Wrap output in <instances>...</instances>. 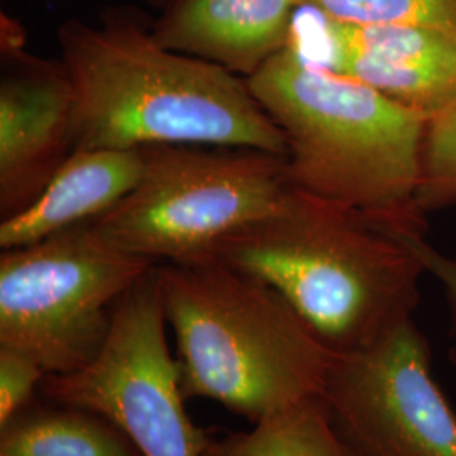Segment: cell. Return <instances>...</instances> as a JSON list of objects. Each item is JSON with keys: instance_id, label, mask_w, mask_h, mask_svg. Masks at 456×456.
<instances>
[{"instance_id": "cell-1", "label": "cell", "mask_w": 456, "mask_h": 456, "mask_svg": "<svg viewBox=\"0 0 456 456\" xmlns=\"http://www.w3.org/2000/svg\"><path fill=\"white\" fill-rule=\"evenodd\" d=\"M75 90V151L149 146L259 149L286 156L281 129L244 77L163 46L135 7L58 29Z\"/></svg>"}, {"instance_id": "cell-2", "label": "cell", "mask_w": 456, "mask_h": 456, "mask_svg": "<svg viewBox=\"0 0 456 456\" xmlns=\"http://www.w3.org/2000/svg\"><path fill=\"white\" fill-rule=\"evenodd\" d=\"M286 141L296 190L355 208L394 235H426V120L308 58L296 36L247 78Z\"/></svg>"}, {"instance_id": "cell-3", "label": "cell", "mask_w": 456, "mask_h": 456, "mask_svg": "<svg viewBox=\"0 0 456 456\" xmlns=\"http://www.w3.org/2000/svg\"><path fill=\"white\" fill-rule=\"evenodd\" d=\"M208 257L273 286L333 355L414 320L426 274L408 245L367 215L294 186Z\"/></svg>"}, {"instance_id": "cell-4", "label": "cell", "mask_w": 456, "mask_h": 456, "mask_svg": "<svg viewBox=\"0 0 456 456\" xmlns=\"http://www.w3.org/2000/svg\"><path fill=\"white\" fill-rule=\"evenodd\" d=\"M184 399L250 424L320 397L333 354L273 286L213 257L158 264Z\"/></svg>"}, {"instance_id": "cell-5", "label": "cell", "mask_w": 456, "mask_h": 456, "mask_svg": "<svg viewBox=\"0 0 456 456\" xmlns=\"http://www.w3.org/2000/svg\"><path fill=\"white\" fill-rule=\"evenodd\" d=\"M135 188L92 225L154 264L207 259L235 232L271 215L293 188L286 156L245 147H144Z\"/></svg>"}, {"instance_id": "cell-6", "label": "cell", "mask_w": 456, "mask_h": 456, "mask_svg": "<svg viewBox=\"0 0 456 456\" xmlns=\"http://www.w3.org/2000/svg\"><path fill=\"white\" fill-rule=\"evenodd\" d=\"M156 264L100 235L92 222L0 254V346L48 375L97 357L122 297Z\"/></svg>"}, {"instance_id": "cell-7", "label": "cell", "mask_w": 456, "mask_h": 456, "mask_svg": "<svg viewBox=\"0 0 456 456\" xmlns=\"http://www.w3.org/2000/svg\"><path fill=\"white\" fill-rule=\"evenodd\" d=\"M166 326L156 264L118 303L97 357L75 372L46 375L39 391L48 403L105 416L142 456H203L212 438L184 409Z\"/></svg>"}, {"instance_id": "cell-8", "label": "cell", "mask_w": 456, "mask_h": 456, "mask_svg": "<svg viewBox=\"0 0 456 456\" xmlns=\"http://www.w3.org/2000/svg\"><path fill=\"white\" fill-rule=\"evenodd\" d=\"M320 399L352 456H456V411L433 377L431 346L414 320L333 355Z\"/></svg>"}, {"instance_id": "cell-9", "label": "cell", "mask_w": 456, "mask_h": 456, "mask_svg": "<svg viewBox=\"0 0 456 456\" xmlns=\"http://www.w3.org/2000/svg\"><path fill=\"white\" fill-rule=\"evenodd\" d=\"M0 216L31 207L75 152V90L61 60L26 49L16 19L0 17Z\"/></svg>"}, {"instance_id": "cell-10", "label": "cell", "mask_w": 456, "mask_h": 456, "mask_svg": "<svg viewBox=\"0 0 456 456\" xmlns=\"http://www.w3.org/2000/svg\"><path fill=\"white\" fill-rule=\"evenodd\" d=\"M328 66L423 117L456 100V37L416 26L323 19Z\"/></svg>"}, {"instance_id": "cell-11", "label": "cell", "mask_w": 456, "mask_h": 456, "mask_svg": "<svg viewBox=\"0 0 456 456\" xmlns=\"http://www.w3.org/2000/svg\"><path fill=\"white\" fill-rule=\"evenodd\" d=\"M303 7L306 0H167L152 34L166 48L248 78L289 45Z\"/></svg>"}, {"instance_id": "cell-12", "label": "cell", "mask_w": 456, "mask_h": 456, "mask_svg": "<svg viewBox=\"0 0 456 456\" xmlns=\"http://www.w3.org/2000/svg\"><path fill=\"white\" fill-rule=\"evenodd\" d=\"M144 166V147L75 151L31 207L0 222V248L36 244L102 216L131 193Z\"/></svg>"}, {"instance_id": "cell-13", "label": "cell", "mask_w": 456, "mask_h": 456, "mask_svg": "<svg viewBox=\"0 0 456 456\" xmlns=\"http://www.w3.org/2000/svg\"><path fill=\"white\" fill-rule=\"evenodd\" d=\"M0 456H142L127 435L90 409L29 406L0 428Z\"/></svg>"}, {"instance_id": "cell-14", "label": "cell", "mask_w": 456, "mask_h": 456, "mask_svg": "<svg viewBox=\"0 0 456 456\" xmlns=\"http://www.w3.org/2000/svg\"><path fill=\"white\" fill-rule=\"evenodd\" d=\"M203 456H352L320 397L282 409L252 429L210 441Z\"/></svg>"}, {"instance_id": "cell-15", "label": "cell", "mask_w": 456, "mask_h": 456, "mask_svg": "<svg viewBox=\"0 0 456 456\" xmlns=\"http://www.w3.org/2000/svg\"><path fill=\"white\" fill-rule=\"evenodd\" d=\"M326 20L359 26H416L456 37V0H306Z\"/></svg>"}, {"instance_id": "cell-16", "label": "cell", "mask_w": 456, "mask_h": 456, "mask_svg": "<svg viewBox=\"0 0 456 456\" xmlns=\"http://www.w3.org/2000/svg\"><path fill=\"white\" fill-rule=\"evenodd\" d=\"M419 205L426 215L456 205V100L426 120Z\"/></svg>"}, {"instance_id": "cell-17", "label": "cell", "mask_w": 456, "mask_h": 456, "mask_svg": "<svg viewBox=\"0 0 456 456\" xmlns=\"http://www.w3.org/2000/svg\"><path fill=\"white\" fill-rule=\"evenodd\" d=\"M46 375L28 355L0 346V428L31 406Z\"/></svg>"}, {"instance_id": "cell-18", "label": "cell", "mask_w": 456, "mask_h": 456, "mask_svg": "<svg viewBox=\"0 0 456 456\" xmlns=\"http://www.w3.org/2000/svg\"><path fill=\"white\" fill-rule=\"evenodd\" d=\"M423 264L426 274L440 282L450 311L452 333L456 335V256H448L426 240V235L399 237Z\"/></svg>"}, {"instance_id": "cell-19", "label": "cell", "mask_w": 456, "mask_h": 456, "mask_svg": "<svg viewBox=\"0 0 456 456\" xmlns=\"http://www.w3.org/2000/svg\"><path fill=\"white\" fill-rule=\"evenodd\" d=\"M448 359H450V363L453 365L456 369V346H453L452 350H450V354H448Z\"/></svg>"}, {"instance_id": "cell-20", "label": "cell", "mask_w": 456, "mask_h": 456, "mask_svg": "<svg viewBox=\"0 0 456 456\" xmlns=\"http://www.w3.org/2000/svg\"><path fill=\"white\" fill-rule=\"evenodd\" d=\"M149 4H152L154 7H159V9H163L164 5L167 4V0H147Z\"/></svg>"}]
</instances>
